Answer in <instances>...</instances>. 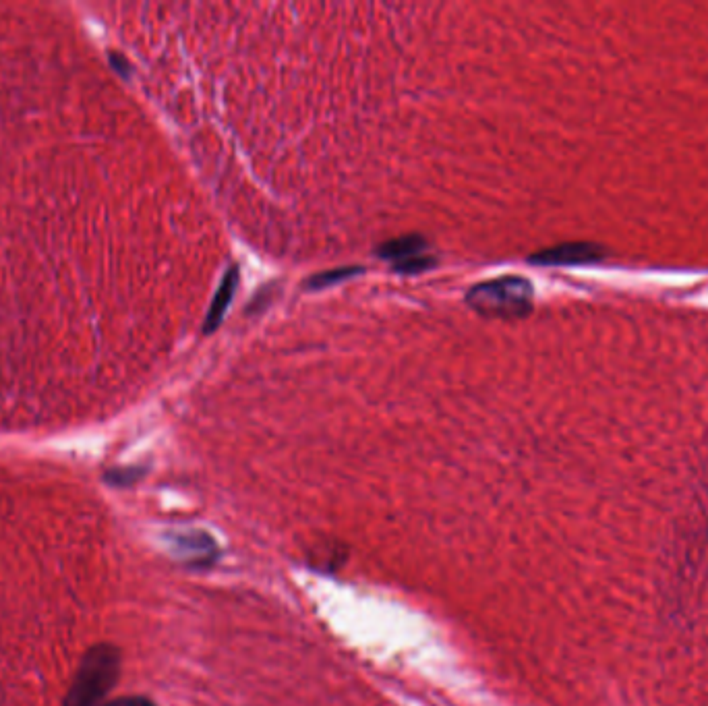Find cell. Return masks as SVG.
I'll list each match as a JSON object with an SVG mask.
<instances>
[{
  "label": "cell",
  "instance_id": "1",
  "mask_svg": "<svg viewBox=\"0 0 708 706\" xmlns=\"http://www.w3.org/2000/svg\"><path fill=\"white\" fill-rule=\"evenodd\" d=\"M121 651L114 644H96L81 659L63 706H100L121 678Z\"/></svg>",
  "mask_w": 708,
  "mask_h": 706
},
{
  "label": "cell",
  "instance_id": "2",
  "mask_svg": "<svg viewBox=\"0 0 708 706\" xmlns=\"http://www.w3.org/2000/svg\"><path fill=\"white\" fill-rule=\"evenodd\" d=\"M535 290L526 278L504 276L475 284L466 292L470 309L485 317L518 319L526 317L535 305Z\"/></svg>",
  "mask_w": 708,
  "mask_h": 706
},
{
  "label": "cell",
  "instance_id": "3",
  "mask_svg": "<svg viewBox=\"0 0 708 706\" xmlns=\"http://www.w3.org/2000/svg\"><path fill=\"white\" fill-rule=\"evenodd\" d=\"M170 543L179 560L193 570H208L220 560V547L212 535L203 531L172 533Z\"/></svg>",
  "mask_w": 708,
  "mask_h": 706
},
{
  "label": "cell",
  "instance_id": "4",
  "mask_svg": "<svg viewBox=\"0 0 708 706\" xmlns=\"http://www.w3.org/2000/svg\"><path fill=\"white\" fill-rule=\"evenodd\" d=\"M605 257V251L590 243H570L562 247L545 249L530 257L537 266H580V263H595Z\"/></svg>",
  "mask_w": 708,
  "mask_h": 706
},
{
  "label": "cell",
  "instance_id": "5",
  "mask_svg": "<svg viewBox=\"0 0 708 706\" xmlns=\"http://www.w3.org/2000/svg\"><path fill=\"white\" fill-rule=\"evenodd\" d=\"M239 280H241V272L236 266L228 268V272L224 274L222 278V284L216 292V297L212 301V307L208 311V315H205V323H203V334L205 336H210L214 334L218 328H220V323L232 303V297H234V292L236 288H239Z\"/></svg>",
  "mask_w": 708,
  "mask_h": 706
},
{
  "label": "cell",
  "instance_id": "6",
  "mask_svg": "<svg viewBox=\"0 0 708 706\" xmlns=\"http://www.w3.org/2000/svg\"><path fill=\"white\" fill-rule=\"evenodd\" d=\"M425 251H427V241L423 237H419V234H408V237H400V239L379 245L377 255L381 259L394 261V266H396V263L425 255Z\"/></svg>",
  "mask_w": 708,
  "mask_h": 706
},
{
  "label": "cell",
  "instance_id": "7",
  "mask_svg": "<svg viewBox=\"0 0 708 706\" xmlns=\"http://www.w3.org/2000/svg\"><path fill=\"white\" fill-rule=\"evenodd\" d=\"M309 560L315 570H338L348 560V553H346V549H342L340 543H334L332 547H326V545L319 543L317 549L311 551Z\"/></svg>",
  "mask_w": 708,
  "mask_h": 706
},
{
  "label": "cell",
  "instance_id": "8",
  "mask_svg": "<svg viewBox=\"0 0 708 706\" xmlns=\"http://www.w3.org/2000/svg\"><path fill=\"white\" fill-rule=\"evenodd\" d=\"M365 270L363 268H340V270H330V272H323V274H317V276H311L305 284L307 290H321V288H328V286H334V284H340L344 282L346 278H352V276H359L363 274Z\"/></svg>",
  "mask_w": 708,
  "mask_h": 706
},
{
  "label": "cell",
  "instance_id": "9",
  "mask_svg": "<svg viewBox=\"0 0 708 706\" xmlns=\"http://www.w3.org/2000/svg\"><path fill=\"white\" fill-rule=\"evenodd\" d=\"M435 261H437L435 257L421 255V257H415V259H408V261L396 263L394 272H398V274H419V272H427V270L435 268Z\"/></svg>",
  "mask_w": 708,
  "mask_h": 706
},
{
  "label": "cell",
  "instance_id": "10",
  "mask_svg": "<svg viewBox=\"0 0 708 706\" xmlns=\"http://www.w3.org/2000/svg\"><path fill=\"white\" fill-rule=\"evenodd\" d=\"M100 706H158V704L152 698H145V696H123V698L102 702Z\"/></svg>",
  "mask_w": 708,
  "mask_h": 706
}]
</instances>
